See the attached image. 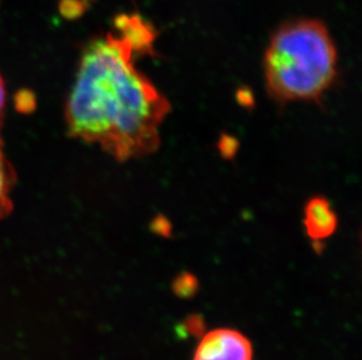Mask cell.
Returning <instances> with one entry per match:
<instances>
[{
  "label": "cell",
  "mask_w": 362,
  "mask_h": 360,
  "mask_svg": "<svg viewBox=\"0 0 362 360\" xmlns=\"http://www.w3.org/2000/svg\"><path fill=\"white\" fill-rule=\"evenodd\" d=\"M135 55L122 35L93 39L82 52L66 106L71 135L120 162L156 151L170 112L169 101L135 67Z\"/></svg>",
  "instance_id": "6da1fadb"
},
{
  "label": "cell",
  "mask_w": 362,
  "mask_h": 360,
  "mask_svg": "<svg viewBox=\"0 0 362 360\" xmlns=\"http://www.w3.org/2000/svg\"><path fill=\"white\" fill-rule=\"evenodd\" d=\"M337 48L322 21L281 25L264 59L267 90L279 102L317 101L337 78Z\"/></svg>",
  "instance_id": "7a4b0ae2"
},
{
  "label": "cell",
  "mask_w": 362,
  "mask_h": 360,
  "mask_svg": "<svg viewBox=\"0 0 362 360\" xmlns=\"http://www.w3.org/2000/svg\"><path fill=\"white\" fill-rule=\"evenodd\" d=\"M194 360H252V345L236 330H214L202 338Z\"/></svg>",
  "instance_id": "3957f363"
},
{
  "label": "cell",
  "mask_w": 362,
  "mask_h": 360,
  "mask_svg": "<svg viewBox=\"0 0 362 360\" xmlns=\"http://www.w3.org/2000/svg\"><path fill=\"white\" fill-rule=\"evenodd\" d=\"M304 224L308 236L320 242L334 234L338 217L325 198H312L305 208Z\"/></svg>",
  "instance_id": "277c9868"
},
{
  "label": "cell",
  "mask_w": 362,
  "mask_h": 360,
  "mask_svg": "<svg viewBox=\"0 0 362 360\" xmlns=\"http://www.w3.org/2000/svg\"><path fill=\"white\" fill-rule=\"evenodd\" d=\"M114 26L119 35L132 44L136 54H153L156 32L144 18L139 14H120L115 18Z\"/></svg>",
  "instance_id": "5b68a950"
},
{
  "label": "cell",
  "mask_w": 362,
  "mask_h": 360,
  "mask_svg": "<svg viewBox=\"0 0 362 360\" xmlns=\"http://www.w3.org/2000/svg\"><path fill=\"white\" fill-rule=\"evenodd\" d=\"M16 181V174L7 160L3 150V140L0 137V219L7 217L13 208L11 192Z\"/></svg>",
  "instance_id": "8992f818"
},
{
  "label": "cell",
  "mask_w": 362,
  "mask_h": 360,
  "mask_svg": "<svg viewBox=\"0 0 362 360\" xmlns=\"http://www.w3.org/2000/svg\"><path fill=\"white\" fill-rule=\"evenodd\" d=\"M83 10L85 8L82 0H62L60 3V11L65 17H79Z\"/></svg>",
  "instance_id": "52a82bcc"
},
{
  "label": "cell",
  "mask_w": 362,
  "mask_h": 360,
  "mask_svg": "<svg viewBox=\"0 0 362 360\" xmlns=\"http://www.w3.org/2000/svg\"><path fill=\"white\" fill-rule=\"evenodd\" d=\"M197 283H196L195 279H194V276L188 275V274H185V275L180 276L177 280H176V282H175V290L178 292V294H181L182 296H188L192 295V292L195 290L194 286H196Z\"/></svg>",
  "instance_id": "ba28073f"
},
{
  "label": "cell",
  "mask_w": 362,
  "mask_h": 360,
  "mask_svg": "<svg viewBox=\"0 0 362 360\" xmlns=\"http://www.w3.org/2000/svg\"><path fill=\"white\" fill-rule=\"evenodd\" d=\"M237 146H238L237 140H233L231 137L224 136L223 137L222 144H221V151H222L223 155L228 153V157H231L233 153L236 152Z\"/></svg>",
  "instance_id": "9c48e42d"
},
{
  "label": "cell",
  "mask_w": 362,
  "mask_h": 360,
  "mask_svg": "<svg viewBox=\"0 0 362 360\" xmlns=\"http://www.w3.org/2000/svg\"><path fill=\"white\" fill-rule=\"evenodd\" d=\"M5 100H6V90H5V83H4L3 78L0 75V116L3 115Z\"/></svg>",
  "instance_id": "30bf717a"
}]
</instances>
